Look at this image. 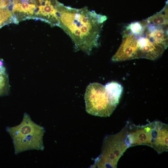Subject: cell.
Masks as SVG:
<instances>
[{
    "instance_id": "6",
    "label": "cell",
    "mask_w": 168,
    "mask_h": 168,
    "mask_svg": "<svg viewBox=\"0 0 168 168\" xmlns=\"http://www.w3.org/2000/svg\"><path fill=\"white\" fill-rule=\"evenodd\" d=\"M126 143L128 147L145 145L153 147L158 133L156 121L145 125H136L127 122Z\"/></svg>"
},
{
    "instance_id": "8",
    "label": "cell",
    "mask_w": 168,
    "mask_h": 168,
    "mask_svg": "<svg viewBox=\"0 0 168 168\" xmlns=\"http://www.w3.org/2000/svg\"><path fill=\"white\" fill-rule=\"evenodd\" d=\"M30 9V4L27 2H23L21 5V11L19 12H23L29 13Z\"/></svg>"
},
{
    "instance_id": "2",
    "label": "cell",
    "mask_w": 168,
    "mask_h": 168,
    "mask_svg": "<svg viewBox=\"0 0 168 168\" xmlns=\"http://www.w3.org/2000/svg\"><path fill=\"white\" fill-rule=\"evenodd\" d=\"M142 22L143 28L139 32L130 30L136 38L133 59H157L167 48V33L162 27L148 22L146 19Z\"/></svg>"
},
{
    "instance_id": "10",
    "label": "cell",
    "mask_w": 168,
    "mask_h": 168,
    "mask_svg": "<svg viewBox=\"0 0 168 168\" xmlns=\"http://www.w3.org/2000/svg\"><path fill=\"white\" fill-rule=\"evenodd\" d=\"M10 3V0H3L1 7L0 9H4L6 8Z\"/></svg>"
},
{
    "instance_id": "1",
    "label": "cell",
    "mask_w": 168,
    "mask_h": 168,
    "mask_svg": "<svg viewBox=\"0 0 168 168\" xmlns=\"http://www.w3.org/2000/svg\"><path fill=\"white\" fill-rule=\"evenodd\" d=\"M59 24L74 43L76 49L90 55L99 45V40L106 16L87 7L78 9L59 2L56 7Z\"/></svg>"
},
{
    "instance_id": "9",
    "label": "cell",
    "mask_w": 168,
    "mask_h": 168,
    "mask_svg": "<svg viewBox=\"0 0 168 168\" xmlns=\"http://www.w3.org/2000/svg\"><path fill=\"white\" fill-rule=\"evenodd\" d=\"M16 4L14 3H12L10 4L7 7L6 9L7 11L11 14H13L14 12L15 6Z\"/></svg>"
},
{
    "instance_id": "5",
    "label": "cell",
    "mask_w": 168,
    "mask_h": 168,
    "mask_svg": "<svg viewBox=\"0 0 168 168\" xmlns=\"http://www.w3.org/2000/svg\"><path fill=\"white\" fill-rule=\"evenodd\" d=\"M126 125L119 133L106 136L103 143L101 153L96 160L98 167L116 168L118 161L128 148L126 141Z\"/></svg>"
},
{
    "instance_id": "7",
    "label": "cell",
    "mask_w": 168,
    "mask_h": 168,
    "mask_svg": "<svg viewBox=\"0 0 168 168\" xmlns=\"http://www.w3.org/2000/svg\"><path fill=\"white\" fill-rule=\"evenodd\" d=\"M146 19L148 22L154 25H168V1H166L165 6L162 10Z\"/></svg>"
},
{
    "instance_id": "3",
    "label": "cell",
    "mask_w": 168,
    "mask_h": 168,
    "mask_svg": "<svg viewBox=\"0 0 168 168\" xmlns=\"http://www.w3.org/2000/svg\"><path fill=\"white\" fill-rule=\"evenodd\" d=\"M122 94L117 87L110 83L105 86L91 84L84 95L86 111L92 115L109 117L116 108Z\"/></svg>"
},
{
    "instance_id": "4",
    "label": "cell",
    "mask_w": 168,
    "mask_h": 168,
    "mask_svg": "<svg viewBox=\"0 0 168 168\" xmlns=\"http://www.w3.org/2000/svg\"><path fill=\"white\" fill-rule=\"evenodd\" d=\"M6 131L12 140L16 155L26 151L43 150L44 128L33 121L29 115L25 113L22 121L19 125L8 127Z\"/></svg>"
}]
</instances>
